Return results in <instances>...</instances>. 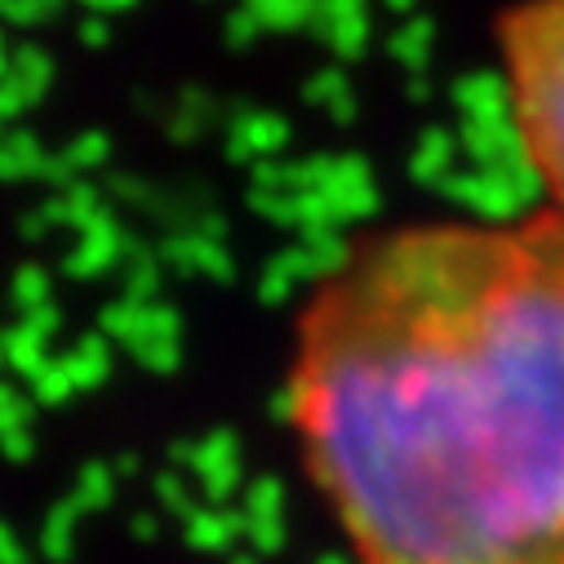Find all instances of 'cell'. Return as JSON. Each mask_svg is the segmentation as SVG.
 <instances>
[{
	"instance_id": "obj_1",
	"label": "cell",
	"mask_w": 564,
	"mask_h": 564,
	"mask_svg": "<svg viewBox=\"0 0 564 564\" xmlns=\"http://www.w3.org/2000/svg\"><path fill=\"white\" fill-rule=\"evenodd\" d=\"M285 413L356 564H564V214L360 236L299 307Z\"/></svg>"
},
{
	"instance_id": "obj_2",
	"label": "cell",
	"mask_w": 564,
	"mask_h": 564,
	"mask_svg": "<svg viewBox=\"0 0 564 564\" xmlns=\"http://www.w3.org/2000/svg\"><path fill=\"white\" fill-rule=\"evenodd\" d=\"M498 67L520 156L546 209L564 214V0H516L498 23Z\"/></svg>"
}]
</instances>
